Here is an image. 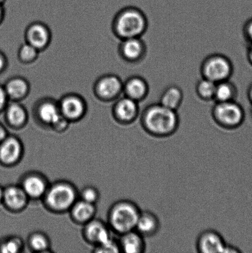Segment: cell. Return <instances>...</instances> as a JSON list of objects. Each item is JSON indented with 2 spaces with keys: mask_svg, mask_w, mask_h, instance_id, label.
Returning <instances> with one entry per match:
<instances>
[{
  "mask_svg": "<svg viewBox=\"0 0 252 253\" xmlns=\"http://www.w3.org/2000/svg\"><path fill=\"white\" fill-rule=\"evenodd\" d=\"M141 125L149 135L157 138L168 137L176 132L180 125L177 111L159 103L147 106L141 116Z\"/></svg>",
  "mask_w": 252,
  "mask_h": 253,
  "instance_id": "6da1fadb",
  "label": "cell"
},
{
  "mask_svg": "<svg viewBox=\"0 0 252 253\" xmlns=\"http://www.w3.org/2000/svg\"><path fill=\"white\" fill-rule=\"evenodd\" d=\"M149 26L147 17L139 7H125L119 12L115 21V31L122 40L142 37Z\"/></svg>",
  "mask_w": 252,
  "mask_h": 253,
  "instance_id": "7a4b0ae2",
  "label": "cell"
},
{
  "mask_svg": "<svg viewBox=\"0 0 252 253\" xmlns=\"http://www.w3.org/2000/svg\"><path fill=\"white\" fill-rule=\"evenodd\" d=\"M212 116L214 122L221 128L233 130L243 125L245 111L236 100L215 103Z\"/></svg>",
  "mask_w": 252,
  "mask_h": 253,
  "instance_id": "3957f363",
  "label": "cell"
},
{
  "mask_svg": "<svg viewBox=\"0 0 252 253\" xmlns=\"http://www.w3.org/2000/svg\"><path fill=\"white\" fill-rule=\"evenodd\" d=\"M200 70L202 78L217 84L230 80L233 74L234 66L228 56L223 54L214 53L204 59Z\"/></svg>",
  "mask_w": 252,
  "mask_h": 253,
  "instance_id": "277c9868",
  "label": "cell"
},
{
  "mask_svg": "<svg viewBox=\"0 0 252 253\" xmlns=\"http://www.w3.org/2000/svg\"><path fill=\"white\" fill-rule=\"evenodd\" d=\"M142 210L131 201H122L113 207L110 214V222L113 229L120 234L135 230Z\"/></svg>",
  "mask_w": 252,
  "mask_h": 253,
  "instance_id": "5b68a950",
  "label": "cell"
},
{
  "mask_svg": "<svg viewBox=\"0 0 252 253\" xmlns=\"http://www.w3.org/2000/svg\"><path fill=\"white\" fill-rule=\"evenodd\" d=\"M75 192L70 186L59 183L54 185L47 195V202L51 208L57 210H65L73 204Z\"/></svg>",
  "mask_w": 252,
  "mask_h": 253,
  "instance_id": "8992f818",
  "label": "cell"
},
{
  "mask_svg": "<svg viewBox=\"0 0 252 253\" xmlns=\"http://www.w3.org/2000/svg\"><path fill=\"white\" fill-rule=\"evenodd\" d=\"M227 245L219 233L214 230H206L197 238L196 249L201 253H224Z\"/></svg>",
  "mask_w": 252,
  "mask_h": 253,
  "instance_id": "52a82bcc",
  "label": "cell"
},
{
  "mask_svg": "<svg viewBox=\"0 0 252 253\" xmlns=\"http://www.w3.org/2000/svg\"><path fill=\"white\" fill-rule=\"evenodd\" d=\"M120 52L123 58L130 63H140L147 53L146 44L142 37L122 40Z\"/></svg>",
  "mask_w": 252,
  "mask_h": 253,
  "instance_id": "ba28073f",
  "label": "cell"
},
{
  "mask_svg": "<svg viewBox=\"0 0 252 253\" xmlns=\"http://www.w3.org/2000/svg\"><path fill=\"white\" fill-rule=\"evenodd\" d=\"M123 90L126 96L140 103L146 98L149 92V86L143 77L134 76L123 84Z\"/></svg>",
  "mask_w": 252,
  "mask_h": 253,
  "instance_id": "9c48e42d",
  "label": "cell"
},
{
  "mask_svg": "<svg viewBox=\"0 0 252 253\" xmlns=\"http://www.w3.org/2000/svg\"><path fill=\"white\" fill-rule=\"evenodd\" d=\"M115 114L120 122L133 123L139 117V103L125 96V97L120 99L116 104Z\"/></svg>",
  "mask_w": 252,
  "mask_h": 253,
  "instance_id": "30bf717a",
  "label": "cell"
},
{
  "mask_svg": "<svg viewBox=\"0 0 252 253\" xmlns=\"http://www.w3.org/2000/svg\"><path fill=\"white\" fill-rule=\"evenodd\" d=\"M160 229V220L157 215L149 211H142L135 230L145 238L154 236Z\"/></svg>",
  "mask_w": 252,
  "mask_h": 253,
  "instance_id": "8fae6325",
  "label": "cell"
},
{
  "mask_svg": "<svg viewBox=\"0 0 252 253\" xmlns=\"http://www.w3.org/2000/svg\"><path fill=\"white\" fill-rule=\"evenodd\" d=\"M145 238L137 230L122 234L120 247L126 253H143L146 249Z\"/></svg>",
  "mask_w": 252,
  "mask_h": 253,
  "instance_id": "7c38bea8",
  "label": "cell"
},
{
  "mask_svg": "<svg viewBox=\"0 0 252 253\" xmlns=\"http://www.w3.org/2000/svg\"><path fill=\"white\" fill-rule=\"evenodd\" d=\"M183 92L179 86L172 85L167 86L160 96L159 103L165 107L177 111L183 101Z\"/></svg>",
  "mask_w": 252,
  "mask_h": 253,
  "instance_id": "4fadbf2b",
  "label": "cell"
},
{
  "mask_svg": "<svg viewBox=\"0 0 252 253\" xmlns=\"http://www.w3.org/2000/svg\"><path fill=\"white\" fill-rule=\"evenodd\" d=\"M123 88V84L119 78L114 76H110L100 82L98 90L99 94L103 97L110 99L119 95Z\"/></svg>",
  "mask_w": 252,
  "mask_h": 253,
  "instance_id": "5bb4252c",
  "label": "cell"
},
{
  "mask_svg": "<svg viewBox=\"0 0 252 253\" xmlns=\"http://www.w3.org/2000/svg\"><path fill=\"white\" fill-rule=\"evenodd\" d=\"M21 146L14 138H5L0 145V160L6 164H12L21 156Z\"/></svg>",
  "mask_w": 252,
  "mask_h": 253,
  "instance_id": "9a60e30c",
  "label": "cell"
},
{
  "mask_svg": "<svg viewBox=\"0 0 252 253\" xmlns=\"http://www.w3.org/2000/svg\"><path fill=\"white\" fill-rule=\"evenodd\" d=\"M27 39L29 43L37 49L43 48L48 44L49 35L48 30L43 25H33L27 32Z\"/></svg>",
  "mask_w": 252,
  "mask_h": 253,
  "instance_id": "2e32d148",
  "label": "cell"
},
{
  "mask_svg": "<svg viewBox=\"0 0 252 253\" xmlns=\"http://www.w3.org/2000/svg\"><path fill=\"white\" fill-rule=\"evenodd\" d=\"M61 112L66 118L69 120H76L84 113V105L82 101L78 98L70 96L62 101Z\"/></svg>",
  "mask_w": 252,
  "mask_h": 253,
  "instance_id": "e0dca14e",
  "label": "cell"
},
{
  "mask_svg": "<svg viewBox=\"0 0 252 253\" xmlns=\"http://www.w3.org/2000/svg\"><path fill=\"white\" fill-rule=\"evenodd\" d=\"M238 94V88L230 80L220 82L216 84L214 101L219 103L236 100Z\"/></svg>",
  "mask_w": 252,
  "mask_h": 253,
  "instance_id": "ac0fdd59",
  "label": "cell"
},
{
  "mask_svg": "<svg viewBox=\"0 0 252 253\" xmlns=\"http://www.w3.org/2000/svg\"><path fill=\"white\" fill-rule=\"evenodd\" d=\"M27 196L23 189L16 187H10L4 191L3 199L9 208L18 210L26 204Z\"/></svg>",
  "mask_w": 252,
  "mask_h": 253,
  "instance_id": "d6986e66",
  "label": "cell"
},
{
  "mask_svg": "<svg viewBox=\"0 0 252 253\" xmlns=\"http://www.w3.org/2000/svg\"><path fill=\"white\" fill-rule=\"evenodd\" d=\"M86 234L89 239L98 243L101 246L112 240L107 229L99 222L90 223L86 228Z\"/></svg>",
  "mask_w": 252,
  "mask_h": 253,
  "instance_id": "ffe728a7",
  "label": "cell"
},
{
  "mask_svg": "<svg viewBox=\"0 0 252 253\" xmlns=\"http://www.w3.org/2000/svg\"><path fill=\"white\" fill-rule=\"evenodd\" d=\"M23 190L27 195L38 198L45 192L46 184L41 178L36 176H31L24 181Z\"/></svg>",
  "mask_w": 252,
  "mask_h": 253,
  "instance_id": "44dd1931",
  "label": "cell"
},
{
  "mask_svg": "<svg viewBox=\"0 0 252 253\" xmlns=\"http://www.w3.org/2000/svg\"><path fill=\"white\" fill-rule=\"evenodd\" d=\"M216 85L213 81L202 78L196 85V95L202 101H214Z\"/></svg>",
  "mask_w": 252,
  "mask_h": 253,
  "instance_id": "7402d4cb",
  "label": "cell"
},
{
  "mask_svg": "<svg viewBox=\"0 0 252 253\" xmlns=\"http://www.w3.org/2000/svg\"><path fill=\"white\" fill-rule=\"evenodd\" d=\"M39 116L43 122L54 125L62 116L58 107L54 103L46 102L40 106Z\"/></svg>",
  "mask_w": 252,
  "mask_h": 253,
  "instance_id": "603a6c76",
  "label": "cell"
},
{
  "mask_svg": "<svg viewBox=\"0 0 252 253\" xmlns=\"http://www.w3.org/2000/svg\"><path fill=\"white\" fill-rule=\"evenodd\" d=\"M7 95L14 99L23 97L26 95L28 86L24 80L21 79H12L7 84L4 88Z\"/></svg>",
  "mask_w": 252,
  "mask_h": 253,
  "instance_id": "cb8c5ba5",
  "label": "cell"
},
{
  "mask_svg": "<svg viewBox=\"0 0 252 253\" xmlns=\"http://www.w3.org/2000/svg\"><path fill=\"white\" fill-rule=\"evenodd\" d=\"M95 212V208L91 203L82 202L76 203L73 210V214L75 219L80 221H85L90 219Z\"/></svg>",
  "mask_w": 252,
  "mask_h": 253,
  "instance_id": "d4e9b609",
  "label": "cell"
},
{
  "mask_svg": "<svg viewBox=\"0 0 252 253\" xmlns=\"http://www.w3.org/2000/svg\"><path fill=\"white\" fill-rule=\"evenodd\" d=\"M7 118L12 125L19 126L24 123L26 119V111L22 106L12 104L7 109Z\"/></svg>",
  "mask_w": 252,
  "mask_h": 253,
  "instance_id": "484cf974",
  "label": "cell"
},
{
  "mask_svg": "<svg viewBox=\"0 0 252 253\" xmlns=\"http://www.w3.org/2000/svg\"><path fill=\"white\" fill-rule=\"evenodd\" d=\"M38 49L31 44H26L22 46L20 49V56L22 60L30 61L34 60L37 55Z\"/></svg>",
  "mask_w": 252,
  "mask_h": 253,
  "instance_id": "4316f807",
  "label": "cell"
},
{
  "mask_svg": "<svg viewBox=\"0 0 252 253\" xmlns=\"http://www.w3.org/2000/svg\"><path fill=\"white\" fill-rule=\"evenodd\" d=\"M21 242L17 239L7 240L0 247V251L4 253H16L21 249Z\"/></svg>",
  "mask_w": 252,
  "mask_h": 253,
  "instance_id": "83f0119b",
  "label": "cell"
},
{
  "mask_svg": "<svg viewBox=\"0 0 252 253\" xmlns=\"http://www.w3.org/2000/svg\"><path fill=\"white\" fill-rule=\"evenodd\" d=\"M31 244L32 248L36 251H43L48 246V243L45 237L41 234H36L32 237Z\"/></svg>",
  "mask_w": 252,
  "mask_h": 253,
  "instance_id": "f1b7e54d",
  "label": "cell"
},
{
  "mask_svg": "<svg viewBox=\"0 0 252 253\" xmlns=\"http://www.w3.org/2000/svg\"><path fill=\"white\" fill-rule=\"evenodd\" d=\"M243 32L246 42L248 44L252 43V17L244 24Z\"/></svg>",
  "mask_w": 252,
  "mask_h": 253,
  "instance_id": "f546056e",
  "label": "cell"
},
{
  "mask_svg": "<svg viewBox=\"0 0 252 253\" xmlns=\"http://www.w3.org/2000/svg\"><path fill=\"white\" fill-rule=\"evenodd\" d=\"M97 193L93 188H86V189L83 190L82 193L83 201L91 203V204H93L97 200Z\"/></svg>",
  "mask_w": 252,
  "mask_h": 253,
  "instance_id": "4dcf8cb0",
  "label": "cell"
},
{
  "mask_svg": "<svg viewBox=\"0 0 252 253\" xmlns=\"http://www.w3.org/2000/svg\"><path fill=\"white\" fill-rule=\"evenodd\" d=\"M7 99V95L4 88L0 86V111L4 108L6 105Z\"/></svg>",
  "mask_w": 252,
  "mask_h": 253,
  "instance_id": "1f68e13d",
  "label": "cell"
},
{
  "mask_svg": "<svg viewBox=\"0 0 252 253\" xmlns=\"http://www.w3.org/2000/svg\"><path fill=\"white\" fill-rule=\"evenodd\" d=\"M67 125H68V123H67L66 118H64L63 116L62 115L61 117L59 119V120L53 126L58 130H62V129L66 128Z\"/></svg>",
  "mask_w": 252,
  "mask_h": 253,
  "instance_id": "d6a6232c",
  "label": "cell"
},
{
  "mask_svg": "<svg viewBox=\"0 0 252 253\" xmlns=\"http://www.w3.org/2000/svg\"><path fill=\"white\" fill-rule=\"evenodd\" d=\"M247 57L248 60L252 66V43L248 44V50H247Z\"/></svg>",
  "mask_w": 252,
  "mask_h": 253,
  "instance_id": "836d02e7",
  "label": "cell"
},
{
  "mask_svg": "<svg viewBox=\"0 0 252 253\" xmlns=\"http://www.w3.org/2000/svg\"><path fill=\"white\" fill-rule=\"evenodd\" d=\"M6 131L2 126H0V143H1L6 138Z\"/></svg>",
  "mask_w": 252,
  "mask_h": 253,
  "instance_id": "e575fe53",
  "label": "cell"
},
{
  "mask_svg": "<svg viewBox=\"0 0 252 253\" xmlns=\"http://www.w3.org/2000/svg\"><path fill=\"white\" fill-rule=\"evenodd\" d=\"M248 98L249 101V102L251 104L252 106V83L249 85L248 90Z\"/></svg>",
  "mask_w": 252,
  "mask_h": 253,
  "instance_id": "d590c367",
  "label": "cell"
},
{
  "mask_svg": "<svg viewBox=\"0 0 252 253\" xmlns=\"http://www.w3.org/2000/svg\"><path fill=\"white\" fill-rule=\"evenodd\" d=\"M4 59L3 56L0 53V71L2 70L4 67Z\"/></svg>",
  "mask_w": 252,
  "mask_h": 253,
  "instance_id": "8d00e7d4",
  "label": "cell"
},
{
  "mask_svg": "<svg viewBox=\"0 0 252 253\" xmlns=\"http://www.w3.org/2000/svg\"><path fill=\"white\" fill-rule=\"evenodd\" d=\"M3 16V8H2V4H0V21H1Z\"/></svg>",
  "mask_w": 252,
  "mask_h": 253,
  "instance_id": "74e56055",
  "label": "cell"
},
{
  "mask_svg": "<svg viewBox=\"0 0 252 253\" xmlns=\"http://www.w3.org/2000/svg\"><path fill=\"white\" fill-rule=\"evenodd\" d=\"M4 191L2 190V188L0 187V201L3 199Z\"/></svg>",
  "mask_w": 252,
  "mask_h": 253,
  "instance_id": "f35d334b",
  "label": "cell"
},
{
  "mask_svg": "<svg viewBox=\"0 0 252 253\" xmlns=\"http://www.w3.org/2000/svg\"><path fill=\"white\" fill-rule=\"evenodd\" d=\"M5 0H0V4H2L4 2Z\"/></svg>",
  "mask_w": 252,
  "mask_h": 253,
  "instance_id": "ab89813d",
  "label": "cell"
}]
</instances>
